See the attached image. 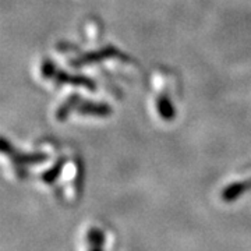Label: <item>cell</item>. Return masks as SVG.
<instances>
[{
	"mask_svg": "<svg viewBox=\"0 0 251 251\" xmlns=\"http://www.w3.org/2000/svg\"><path fill=\"white\" fill-rule=\"evenodd\" d=\"M251 188V179L246 180V181H237V183H232L230 186L225 188L222 191V200L226 201V202H230V201H234L237 198L240 197V194L250 190Z\"/></svg>",
	"mask_w": 251,
	"mask_h": 251,
	"instance_id": "cell-1",
	"label": "cell"
},
{
	"mask_svg": "<svg viewBox=\"0 0 251 251\" xmlns=\"http://www.w3.org/2000/svg\"><path fill=\"white\" fill-rule=\"evenodd\" d=\"M46 159V155L44 153H34V155H17L14 156V161L20 165H32V163H41Z\"/></svg>",
	"mask_w": 251,
	"mask_h": 251,
	"instance_id": "cell-2",
	"label": "cell"
},
{
	"mask_svg": "<svg viewBox=\"0 0 251 251\" xmlns=\"http://www.w3.org/2000/svg\"><path fill=\"white\" fill-rule=\"evenodd\" d=\"M87 239L92 244V247H102L103 243H105V236H103V233L100 230H98V229H95V227H92L90 232H88Z\"/></svg>",
	"mask_w": 251,
	"mask_h": 251,
	"instance_id": "cell-3",
	"label": "cell"
},
{
	"mask_svg": "<svg viewBox=\"0 0 251 251\" xmlns=\"http://www.w3.org/2000/svg\"><path fill=\"white\" fill-rule=\"evenodd\" d=\"M63 168V161H59V163L53 166L52 169H49V171H46L44 175H42V180L46 181V183H53L54 180L59 177V175H60V171H62Z\"/></svg>",
	"mask_w": 251,
	"mask_h": 251,
	"instance_id": "cell-4",
	"label": "cell"
},
{
	"mask_svg": "<svg viewBox=\"0 0 251 251\" xmlns=\"http://www.w3.org/2000/svg\"><path fill=\"white\" fill-rule=\"evenodd\" d=\"M91 251H102V247H92Z\"/></svg>",
	"mask_w": 251,
	"mask_h": 251,
	"instance_id": "cell-5",
	"label": "cell"
}]
</instances>
